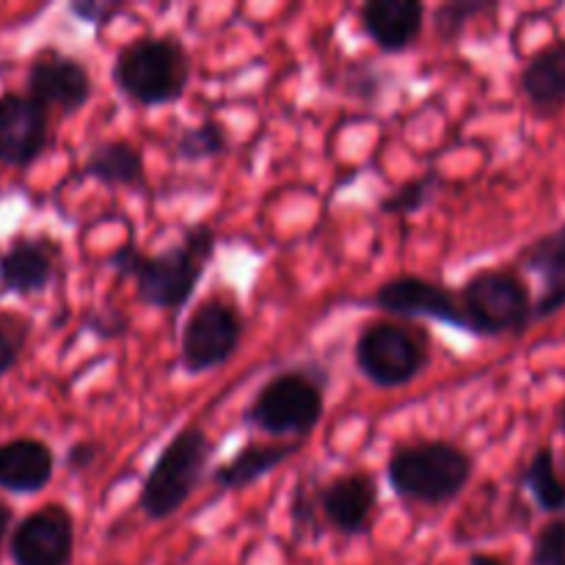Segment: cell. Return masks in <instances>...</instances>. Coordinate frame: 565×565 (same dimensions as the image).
<instances>
[{"label": "cell", "instance_id": "cell-15", "mask_svg": "<svg viewBox=\"0 0 565 565\" xmlns=\"http://www.w3.org/2000/svg\"><path fill=\"white\" fill-rule=\"evenodd\" d=\"M425 3L419 0H370L359 9L362 31L384 53H406L414 47L425 28Z\"/></svg>", "mask_w": 565, "mask_h": 565}, {"label": "cell", "instance_id": "cell-14", "mask_svg": "<svg viewBox=\"0 0 565 565\" xmlns=\"http://www.w3.org/2000/svg\"><path fill=\"white\" fill-rule=\"evenodd\" d=\"M61 248L50 237H17L9 252L0 254V292L3 296H36L58 274Z\"/></svg>", "mask_w": 565, "mask_h": 565}, {"label": "cell", "instance_id": "cell-29", "mask_svg": "<svg viewBox=\"0 0 565 565\" xmlns=\"http://www.w3.org/2000/svg\"><path fill=\"white\" fill-rule=\"evenodd\" d=\"M28 340V326L0 323V379L17 367Z\"/></svg>", "mask_w": 565, "mask_h": 565}, {"label": "cell", "instance_id": "cell-33", "mask_svg": "<svg viewBox=\"0 0 565 565\" xmlns=\"http://www.w3.org/2000/svg\"><path fill=\"white\" fill-rule=\"evenodd\" d=\"M557 430L565 436V397L561 401V406H557Z\"/></svg>", "mask_w": 565, "mask_h": 565}, {"label": "cell", "instance_id": "cell-25", "mask_svg": "<svg viewBox=\"0 0 565 565\" xmlns=\"http://www.w3.org/2000/svg\"><path fill=\"white\" fill-rule=\"evenodd\" d=\"M312 480H301L292 494L290 502V519H292V533L296 539H315L323 527V519H320L318 511V489H312Z\"/></svg>", "mask_w": 565, "mask_h": 565}, {"label": "cell", "instance_id": "cell-24", "mask_svg": "<svg viewBox=\"0 0 565 565\" xmlns=\"http://www.w3.org/2000/svg\"><path fill=\"white\" fill-rule=\"evenodd\" d=\"M497 3H486V0H452V3H441L434 14V28L439 42L456 44L461 42L463 31L475 17L494 11Z\"/></svg>", "mask_w": 565, "mask_h": 565}, {"label": "cell", "instance_id": "cell-2", "mask_svg": "<svg viewBox=\"0 0 565 565\" xmlns=\"http://www.w3.org/2000/svg\"><path fill=\"white\" fill-rule=\"evenodd\" d=\"M472 475L475 458L450 439L408 441L386 461L392 491L412 505H450L463 494Z\"/></svg>", "mask_w": 565, "mask_h": 565}, {"label": "cell", "instance_id": "cell-18", "mask_svg": "<svg viewBox=\"0 0 565 565\" xmlns=\"http://www.w3.org/2000/svg\"><path fill=\"white\" fill-rule=\"evenodd\" d=\"M307 441H248L243 445L224 467L213 472V486L218 491L248 489L257 480L268 478L270 472L281 467L287 458L296 456Z\"/></svg>", "mask_w": 565, "mask_h": 565}, {"label": "cell", "instance_id": "cell-22", "mask_svg": "<svg viewBox=\"0 0 565 565\" xmlns=\"http://www.w3.org/2000/svg\"><path fill=\"white\" fill-rule=\"evenodd\" d=\"M171 152L177 160H188V163L221 158V154L230 152V130L218 119H204L202 125L185 127L174 138Z\"/></svg>", "mask_w": 565, "mask_h": 565}, {"label": "cell", "instance_id": "cell-5", "mask_svg": "<svg viewBox=\"0 0 565 565\" xmlns=\"http://www.w3.org/2000/svg\"><path fill=\"white\" fill-rule=\"evenodd\" d=\"M210 458H213V441L202 425H185L177 430L154 458L138 491V508L143 516L149 522H166L177 516L202 483Z\"/></svg>", "mask_w": 565, "mask_h": 565}, {"label": "cell", "instance_id": "cell-11", "mask_svg": "<svg viewBox=\"0 0 565 565\" xmlns=\"http://www.w3.org/2000/svg\"><path fill=\"white\" fill-rule=\"evenodd\" d=\"M25 94L42 108L61 110V116H75L77 110L86 108L94 94L92 72L75 55L44 50L28 66Z\"/></svg>", "mask_w": 565, "mask_h": 565}, {"label": "cell", "instance_id": "cell-28", "mask_svg": "<svg viewBox=\"0 0 565 565\" xmlns=\"http://www.w3.org/2000/svg\"><path fill=\"white\" fill-rule=\"evenodd\" d=\"M83 329L97 337V340H121L130 331V320H127L125 312L114 307L92 309L83 318Z\"/></svg>", "mask_w": 565, "mask_h": 565}, {"label": "cell", "instance_id": "cell-17", "mask_svg": "<svg viewBox=\"0 0 565 565\" xmlns=\"http://www.w3.org/2000/svg\"><path fill=\"white\" fill-rule=\"evenodd\" d=\"M55 475L53 447L36 436H17L0 445V489L9 494H39Z\"/></svg>", "mask_w": 565, "mask_h": 565}, {"label": "cell", "instance_id": "cell-9", "mask_svg": "<svg viewBox=\"0 0 565 565\" xmlns=\"http://www.w3.org/2000/svg\"><path fill=\"white\" fill-rule=\"evenodd\" d=\"M14 565H72L75 557V516L61 502H47L17 522L9 535Z\"/></svg>", "mask_w": 565, "mask_h": 565}, {"label": "cell", "instance_id": "cell-13", "mask_svg": "<svg viewBox=\"0 0 565 565\" xmlns=\"http://www.w3.org/2000/svg\"><path fill=\"white\" fill-rule=\"evenodd\" d=\"M379 480L370 472H345L318 489V511L326 527L334 533L364 535L373 527L379 511Z\"/></svg>", "mask_w": 565, "mask_h": 565}, {"label": "cell", "instance_id": "cell-20", "mask_svg": "<svg viewBox=\"0 0 565 565\" xmlns=\"http://www.w3.org/2000/svg\"><path fill=\"white\" fill-rule=\"evenodd\" d=\"M81 177L97 180L108 188H143L147 185V166H143V154L136 143L114 138V141H99L97 147L88 149Z\"/></svg>", "mask_w": 565, "mask_h": 565}, {"label": "cell", "instance_id": "cell-3", "mask_svg": "<svg viewBox=\"0 0 565 565\" xmlns=\"http://www.w3.org/2000/svg\"><path fill=\"white\" fill-rule=\"evenodd\" d=\"M329 373L320 367H287L270 375L243 408V425L270 439L307 441L326 412Z\"/></svg>", "mask_w": 565, "mask_h": 565}, {"label": "cell", "instance_id": "cell-4", "mask_svg": "<svg viewBox=\"0 0 565 565\" xmlns=\"http://www.w3.org/2000/svg\"><path fill=\"white\" fill-rule=\"evenodd\" d=\"M191 55L177 33H147L116 53L110 77L121 97L141 108H160L182 99L191 83Z\"/></svg>", "mask_w": 565, "mask_h": 565}, {"label": "cell", "instance_id": "cell-26", "mask_svg": "<svg viewBox=\"0 0 565 565\" xmlns=\"http://www.w3.org/2000/svg\"><path fill=\"white\" fill-rule=\"evenodd\" d=\"M530 565H565V513L535 533Z\"/></svg>", "mask_w": 565, "mask_h": 565}, {"label": "cell", "instance_id": "cell-1", "mask_svg": "<svg viewBox=\"0 0 565 565\" xmlns=\"http://www.w3.org/2000/svg\"><path fill=\"white\" fill-rule=\"evenodd\" d=\"M218 235L210 224L188 226L180 246L147 254L136 241H125L105 257V265L121 279L136 281V296L143 307L160 312H180L191 303L207 263L213 259Z\"/></svg>", "mask_w": 565, "mask_h": 565}, {"label": "cell", "instance_id": "cell-7", "mask_svg": "<svg viewBox=\"0 0 565 565\" xmlns=\"http://www.w3.org/2000/svg\"><path fill=\"white\" fill-rule=\"evenodd\" d=\"M359 373L379 390H401L414 384L430 364L428 337L395 320H373L353 345Z\"/></svg>", "mask_w": 565, "mask_h": 565}, {"label": "cell", "instance_id": "cell-32", "mask_svg": "<svg viewBox=\"0 0 565 565\" xmlns=\"http://www.w3.org/2000/svg\"><path fill=\"white\" fill-rule=\"evenodd\" d=\"M469 565H511V563H505L502 557L486 555V552H472V555H469Z\"/></svg>", "mask_w": 565, "mask_h": 565}, {"label": "cell", "instance_id": "cell-8", "mask_svg": "<svg viewBox=\"0 0 565 565\" xmlns=\"http://www.w3.org/2000/svg\"><path fill=\"white\" fill-rule=\"evenodd\" d=\"M243 340V318L224 298H204L185 320L180 359L188 375L218 370L237 353Z\"/></svg>", "mask_w": 565, "mask_h": 565}, {"label": "cell", "instance_id": "cell-19", "mask_svg": "<svg viewBox=\"0 0 565 565\" xmlns=\"http://www.w3.org/2000/svg\"><path fill=\"white\" fill-rule=\"evenodd\" d=\"M522 94L539 114L565 108V39H555L522 70Z\"/></svg>", "mask_w": 565, "mask_h": 565}, {"label": "cell", "instance_id": "cell-23", "mask_svg": "<svg viewBox=\"0 0 565 565\" xmlns=\"http://www.w3.org/2000/svg\"><path fill=\"white\" fill-rule=\"evenodd\" d=\"M441 188V177L436 171H428L423 177H412L403 185H397L395 191L386 193L379 202V210L386 215H412L419 213L423 207H428L436 199V191Z\"/></svg>", "mask_w": 565, "mask_h": 565}, {"label": "cell", "instance_id": "cell-6", "mask_svg": "<svg viewBox=\"0 0 565 565\" xmlns=\"http://www.w3.org/2000/svg\"><path fill=\"white\" fill-rule=\"evenodd\" d=\"M463 315L475 337H522L533 318V296L522 276L508 268H483L458 290Z\"/></svg>", "mask_w": 565, "mask_h": 565}, {"label": "cell", "instance_id": "cell-30", "mask_svg": "<svg viewBox=\"0 0 565 565\" xmlns=\"http://www.w3.org/2000/svg\"><path fill=\"white\" fill-rule=\"evenodd\" d=\"M99 456H103V445L99 441H75V445H70V450H66L64 456V467L70 469L72 475H81V472H88V469L94 467V463L99 461Z\"/></svg>", "mask_w": 565, "mask_h": 565}, {"label": "cell", "instance_id": "cell-21", "mask_svg": "<svg viewBox=\"0 0 565 565\" xmlns=\"http://www.w3.org/2000/svg\"><path fill=\"white\" fill-rule=\"evenodd\" d=\"M522 486L530 491L535 505L550 516L565 513V478L557 469L555 450L550 445L539 447L522 472Z\"/></svg>", "mask_w": 565, "mask_h": 565}, {"label": "cell", "instance_id": "cell-27", "mask_svg": "<svg viewBox=\"0 0 565 565\" xmlns=\"http://www.w3.org/2000/svg\"><path fill=\"white\" fill-rule=\"evenodd\" d=\"M66 11H70L75 20L86 22V25H92L94 31L99 33L105 25H110L116 17L125 14L127 3L125 0H72V3L66 6Z\"/></svg>", "mask_w": 565, "mask_h": 565}, {"label": "cell", "instance_id": "cell-12", "mask_svg": "<svg viewBox=\"0 0 565 565\" xmlns=\"http://www.w3.org/2000/svg\"><path fill=\"white\" fill-rule=\"evenodd\" d=\"M50 147V110L20 92L0 94V163L28 169Z\"/></svg>", "mask_w": 565, "mask_h": 565}, {"label": "cell", "instance_id": "cell-31", "mask_svg": "<svg viewBox=\"0 0 565 565\" xmlns=\"http://www.w3.org/2000/svg\"><path fill=\"white\" fill-rule=\"evenodd\" d=\"M11 530H14V511H11V508L0 500V546L6 544V539L11 535Z\"/></svg>", "mask_w": 565, "mask_h": 565}, {"label": "cell", "instance_id": "cell-10", "mask_svg": "<svg viewBox=\"0 0 565 565\" xmlns=\"http://www.w3.org/2000/svg\"><path fill=\"white\" fill-rule=\"evenodd\" d=\"M370 303L375 309H381V312L395 315V318L436 320V323L452 326V329H461L467 334H472L461 301H458V292L439 285V281L423 279V276L403 274L384 281L373 292Z\"/></svg>", "mask_w": 565, "mask_h": 565}, {"label": "cell", "instance_id": "cell-16", "mask_svg": "<svg viewBox=\"0 0 565 565\" xmlns=\"http://www.w3.org/2000/svg\"><path fill=\"white\" fill-rule=\"evenodd\" d=\"M519 263L539 276L541 292L533 301V318L550 320L565 309V224L530 243Z\"/></svg>", "mask_w": 565, "mask_h": 565}]
</instances>
